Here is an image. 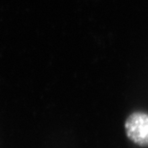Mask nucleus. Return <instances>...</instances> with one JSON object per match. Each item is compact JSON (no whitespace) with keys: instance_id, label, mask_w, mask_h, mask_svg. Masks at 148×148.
Instances as JSON below:
<instances>
[{"instance_id":"f257e3e1","label":"nucleus","mask_w":148,"mask_h":148,"mask_svg":"<svg viewBox=\"0 0 148 148\" xmlns=\"http://www.w3.org/2000/svg\"><path fill=\"white\" fill-rule=\"evenodd\" d=\"M127 138L142 147H148V113L136 111L128 115L124 123Z\"/></svg>"}]
</instances>
